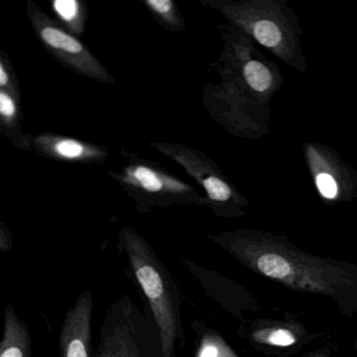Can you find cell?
<instances>
[{
    "instance_id": "obj_8",
    "label": "cell",
    "mask_w": 357,
    "mask_h": 357,
    "mask_svg": "<svg viewBox=\"0 0 357 357\" xmlns=\"http://www.w3.org/2000/svg\"><path fill=\"white\" fill-rule=\"evenodd\" d=\"M41 37L54 49L62 50L70 54H78L83 51L82 45L78 40L58 29L47 26L41 31Z\"/></svg>"
},
{
    "instance_id": "obj_7",
    "label": "cell",
    "mask_w": 357,
    "mask_h": 357,
    "mask_svg": "<svg viewBox=\"0 0 357 357\" xmlns=\"http://www.w3.org/2000/svg\"><path fill=\"white\" fill-rule=\"evenodd\" d=\"M257 267L267 277L277 280H288L291 277L292 267L286 257L275 252H263L257 258Z\"/></svg>"
},
{
    "instance_id": "obj_2",
    "label": "cell",
    "mask_w": 357,
    "mask_h": 357,
    "mask_svg": "<svg viewBox=\"0 0 357 357\" xmlns=\"http://www.w3.org/2000/svg\"><path fill=\"white\" fill-rule=\"evenodd\" d=\"M125 244L131 268L158 325L162 355L171 357L177 340L181 338L176 286L154 250L137 234H127Z\"/></svg>"
},
{
    "instance_id": "obj_14",
    "label": "cell",
    "mask_w": 357,
    "mask_h": 357,
    "mask_svg": "<svg viewBox=\"0 0 357 357\" xmlns=\"http://www.w3.org/2000/svg\"><path fill=\"white\" fill-rule=\"evenodd\" d=\"M15 104L13 100L6 95L5 93H0V112L5 116H12L15 114Z\"/></svg>"
},
{
    "instance_id": "obj_11",
    "label": "cell",
    "mask_w": 357,
    "mask_h": 357,
    "mask_svg": "<svg viewBox=\"0 0 357 357\" xmlns=\"http://www.w3.org/2000/svg\"><path fill=\"white\" fill-rule=\"evenodd\" d=\"M267 342L269 344L279 347L291 346L296 342V337L291 332L285 329L273 330L267 336Z\"/></svg>"
},
{
    "instance_id": "obj_3",
    "label": "cell",
    "mask_w": 357,
    "mask_h": 357,
    "mask_svg": "<svg viewBox=\"0 0 357 357\" xmlns=\"http://www.w3.org/2000/svg\"><path fill=\"white\" fill-rule=\"evenodd\" d=\"M305 162L319 195L326 202H350L357 196V171L335 150L319 142L303 147Z\"/></svg>"
},
{
    "instance_id": "obj_6",
    "label": "cell",
    "mask_w": 357,
    "mask_h": 357,
    "mask_svg": "<svg viewBox=\"0 0 357 357\" xmlns=\"http://www.w3.org/2000/svg\"><path fill=\"white\" fill-rule=\"evenodd\" d=\"M98 357H141L135 331L129 326H118L100 344Z\"/></svg>"
},
{
    "instance_id": "obj_15",
    "label": "cell",
    "mask_w": 357,
    "mask_h": 357,
    "mask_svg": "<svg viewBox=\"0 0 357 357\" xmlns=\"http://www.w3.org/2000/svg\"><path fill=\"white\" fill-rule=\"evenodd\" d=\"M150 7L154 10V11L158 12L160 14H166L171 11L172 8V3L170 0H149L148 1Z\"/></svg>"
},
{
    "instance_id": "obj_16",
    "label": "cell",
    "mask_w": 357,
    "mask_h": 357,
    "mask_svg": "<svg viewBox=\"0 0 357 357\" xmlns=\"http://www.w3.org/2000/svg\"><path fill=\"white\" fill-rule=\"evenodd\" d=\"M8 82V76L6 74L5 70H3V66H0V84L6 85Z\"/></svg>"
},
{
    "instance_id": "obj_13",
    "label": "cell",
    "mask_w": 357,
    "mask_h": 357,
    "mask_svg": "<svg viewBox=\"0 0 357 357\" xmlns=\"http://www.w3.org/2000/svg\"><path fill=\"white\" fill-rule=\"evenodd\" d=\"M56 150L60 155L68 158H79L83 153L82 145L75 141L60 142L56 146Z\"/></svg>"
},
{
    "instance_id": "obj_4",
    "label": "cell",
    "mask_w": 357,
    "mask_h": 357,
    "mask_svg": "<svg viewBox=\"0 0 357 357\" xmlns=\"http://www.w3.org/2000/svg\"><path fill=\"white\" fill-rule=\"evenodd\" d=\"M93 309V294L87 290L66 313L60 331V357L91 356Z\"/></svg>"
},
{
    "instance_id": "obj_1",
    "label": "cell",
    "mask_w": 357,
    "mask_h": 357,
    "mask_svg": "<svg viewBox=\"0 0 357 357\" xmlns=\"http://www.w3.org/2000/svg\"><path fill=\"white\" fill-rule=\"evenodd\" d=\"M225 15L255 43L301 74L308 72L303 54L304 31L287 0H246L221 6Z\"/></svg>"
},
{
    "instance_id": "obj_12",
    "label": "cell",
    "mask_w": 357,
    "mask_h": 357,
    "mask_svg": "<svg viewBox=\"0 0 357 357\" xmlns=\"http://www.w3.org/2000/svg\"><path fill=\"white\" fill-rule=\"evenodd\" d=\"M54 6L63 20H73L78 14V3L75 0H57Z\"/></svg>"
},
{
    "instance_id": "obj_10",
    "label": "cell",
    "mask_w": 357,
    "mask_h": 357,
    "mask_svg": "<svg viewBox=\"0 0 357 357\" xmlns=\"http://www.w3.org/2000/svg\"><path fill=\"white\" fill-rule=\"evenodd\" d=\"M135 177L147 191L158 192L162 189V183L155 173L146 167H139L135 170Z\"/></svg>"
},
{
    "instance_id": "obj_5",
    "label": "cell",
    "mask_w": 357,
    "mask_h": 357,
    "mask_svg": "<svg viewBox=\"0 0 357 357\" xmlns=\"http://www.w3.org/2000/svg\"><path fill=\"white\" fill-rule=\"evenodd\" d=\"M30 330L16 314L12 305L5 310V327L0 344V357H31Z\"/></svg>"
},
{
    "instance_id": "obj_9",
    "label": "cell",
    "mask_w": 357,
    "mask_h": 357,
    "mask_svg": "<svg viewBox=\"0 0 357 357\" xmlns=\"http://www.w3.org/2000/svg\"><path fill=\"white\" fill-rule=\"evenodd\" d=\"M197 357H234V355L220 338L208 334L202 340Z\"/></svg>"
}]
</instances>
